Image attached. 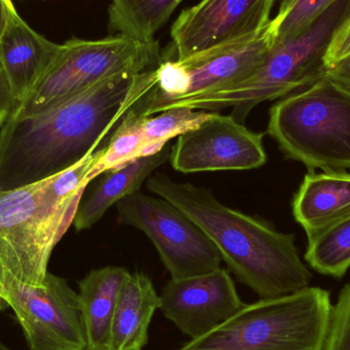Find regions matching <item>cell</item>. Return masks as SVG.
<instances>
[{"label": "cell", "mask_w": 350, "mask_h": 350, "mask_svg": "<svg viewBox=\"0 0 350 350\" xmlns=\"http://www.w3.org/2000/svg\"><path fill=\"white\" fill-rule=\"evenodd\" d=\"M294 0H281V3H280L279 12L278 14H282V12H285L288 8H289L290 4L293 2Z\"/></svg>", "instance_id": "f546056e"}, {"label": "cell", "mask_w": 350, "mask_h": 350, "mask_svg": "<svg viewBox=\"0 0 350 350\" xmlns=\"http://www.w3.org/2000/svg\"><path fill=\"white\" fill-rule=\"evenodd\" d=\"M160 304L151 279L144 273H129L117 298L108 350L143 349L149 341L150 325Z\"/></svg>", "instance_id": "2e32d148"}, {"label": "cell", "mask_w": 350, "mask_h": 350, "mask_svg": "<svg viewBox=\"0 0 350 350\" xmlns=\"http://www.w3.org/2000/svg\"><path fill=\"white\" fill-rule=\"evenodd\" d=\"M119 220L151 240L172 279L197 277L219 269L221 254L185 212L162 198L135 191L116 204Z\"/></svg>", "instance_id": "9c48e42d"}, {"label": "cell", "mask_w": 350, "mask_h": 350, "mask_svg": "<svg viewBox=\"0 0 350 350\" xmlns=\"http://www.w3.org/2000/svg\"><path fill=\"white\" fill-rule=\"evenodd\" d=\"M275 0H201L172 28L176 59L251 38L271 23Z\"/></svg>", "instance_id": "7c38bea8"}, {"label": "cell", "mask_w": 350, "mask_h": 350, "mask_svg": "<svg viewBox=\"0 0 350 350\" xmlns=\"http://www.w3.org/2000/svg\"><path fill=\"white\" fill-rule=\"evenodd\" d=\"M331 310L329 291L310 286L245 304L224 324L178 350H322Z\"/></svg>", "instance_id": "5b68a950"}, {"label": "cell", "mask_w": 350, "mask_h": 350, "mask_svg": "<svg viewBox=\"0 0 350 350\" xmlns=\"http://www.w3.org/2000/svg\"><path fill=\"white\" fill-rule=\"evenodd\" d=\"M147 187L193 219L217 247L234 277L260 299L310 287L312 275L300 258L294 234L224 205L210 189L163 174L151 175Z\"/></svg>", "instance_id": "6da1fadb"}, {"label": "cell", "mask_w": 350, "mask_h": 350, "mask_svg": "<svg viewBox=\"0 0 350 350\" xmlns=\"http://www.w3.org/2000/svg\"><path fill=\"white\" fill-rule=\"evenodd\" d=\"M44 178L0 187V281L40 287L55 245L66 230L47 209ZM6 295V294H5Z\"/></svg>", "instance_id": "ba28073f"}, {"label": "cell", "mask_w": 350, "mask_h": 350, "mask_svg": "<svg viewBox=\"0 0 350 350\" xmlns=\"http://www.w3.org/2000/svg\"><path fill=\"white\" fill-rule=\"evenodd\" d=\"M5 131H3V126L0 127V151L2 150V146L4 144V139H5Z\"/></svg>", "instance_id": "4dcf8cb0"}, {"label": "cell", "mask_w": 350, "mask_h": 350, "mask_svg": "<svg viewBox=\"0 0 350 350\" xmlns=\"http://www.w3.org/2000/svg\"><path fill=\"white\" fill-rule=\"evenodd\" d=\"M292 211L308 240L349 217L350 172H308L294 196Z\"/></svg>", "instance_id": "9a60e30c"}, {"label": "cell", "mask_w": 350, "mask_h": 350, "mask_svg": "<svg viewBox=\"0 0 350 350\" xmlns=\"http://www.w3.org/2000/svg\"><path fill=\"white\" fill-rule=\"evenodd\" d=\"M5 304V289L4 286L2 285L1 281H0V312H3L6 310Z\"/></svg>", "instance_id": "f1b7e54d"}, {"label": "cell", "mask_w": 350, "mask_h": 350, "mask_svg": "<svg viewBox=\"0 0 350 350\" xmlns=\"http://www.w3.org/2000/svg\"><path fill=\"white\" fill-rule=\"evenodd\" d=\"M183 0H113L109 6V28L118 35L153 41Z\"/></svg>", "instance_id": "d6986e66"}, {"label": "cell", "mask_w": 350, "mask_h": 350, "mask_svg": "<svg viewBox=\"0 0 350 350\" xmlns=\"http://www.w3.org/2000/svg\"><path fill=\"white\" fill-rule=\"evenodd\" d=\"M277 43L271 23L260 33L183 59L161 62L137 74L127 96V111L142 117L165 111L183 100L234 83L252 73Z\"/></svg>", "instance_id": "8992f818"}, {"label": "cell", "mask_w": 350, "mask_h": 350, "mask_svg": "<svg viewBox=\"0 0 350 350\" xmlns=\"http://www.w3.org/2000/svg\"><path fill=\"white\" fill-rule=\"evenodd\" d=\"M339 0H294L289 8L273 18L277 43L299 36Z\"/></svg>", "instance_id": "603a6c76"}, {"label": "cell", "mask_w": 350, "mask_h": 350, "mask_svg": "<svg viewBox=\"0 0 350 350\" xmlns=\"http://www.w3.org/2000/svg\"><path fill=\"white\" fill-rule=\"evenodd\" d=\"M304 258L322 275L345 277L350 269V216L310 239Z\"/></svg>", "instance_id": "ffe728a7"}, {"label": "cell", "mask_w": 350, "mask_h": 350, "mask_svg": "<svg viewBox=\"0 0 350 350\" xmlns=\"http://www.w3.org/2000/svg\"><path fill=\"white\" fill-rule=\"evenodd\" d=\"M16 8H14L12 0H0V37L8 25L10 14Z\"/></svg>", "instance_id": "83f0119b"}, {"label": "cell", "mask_w": 350, "mask_h": 350, "mask_svg": "<svg viewBox=\"0 0 350 350\" xmlns=\"http://www.w3.org/2000/svg\"><path fill=\"white\" fill-rule=\"evenodd\" d=\"M129 273L125 267L109 265L94 269L78 283L88 350L109 349L117 298Z\"/></svg>", "instance_id": "ac0fdd59"}, {"label": "cell", "mask_w": 350, "mask_h": 350, "mask_svg": "<svg viewBox=\"0 0 350 350\" xmlns=\"http://www.w3.org/2000/svg\"><path fill=\"white\" fill-rule=\"evenodd\" d=\"M160 310L191 340L213 331L245 304L226 269L185 279L170 280L160 295Z\"/></svg>", "instance_id": "4fadbf2b"}, {"label": "cell", "mask_w": 350, "mask_h": 350, "mask_svg": "<svg viewBox=\"0 0 350 350\" xmlns=\"http://www.w3.org/2000/svg\"><path fill=\"white\" fill-rule=\"evenodd\" d=\"M16 107V100L12 85L0 61V127L6 124Z\"/></svg>", "instance_id": "484cf974"}, {"label": "cell", "mask_w": 350, "mask_h": 350, "mask_svg": "<svg viewBox=\"0 0 350 350\" xmlns=\"http://www.w3.org/2000/svg\"><path fill=\"white\" fill-rule=\"evenodd\" d=\"M349 12L350 0H339L306 32L275 43L265 61L247 77L168 109L189 107L219 112L232 108V116L244 124L251 111L261 103L284 98L324 77L327 47L335 29Z\"/></svg>", "instance_id": "3957f363"}, {"label": "cell", "mask_w": 350, "mask_h": 350, "mask_svg": "<svg viewBox=\"0 0 350 350\" xmlns=\"http://www.w3.org/2000/svg\"><path fill=\"white\" fill-rule=\"evenodd\" d=\"M5 294L30 350H88L79 294L67 280L47 273L40 287L12 283Z\"/></svg>", "instance_id": "30bf717a"}, {"label": "cell", "mask_w": 350, "mask_h": 350, "mask_svg": "<svg viewBox=\"0 0 350 350\" xmlns=\"http://www.w3.org/2000/svg\"><path fill=\"white\" fill-rule=\"evenodd\" d=\"M170 158V150L165 147L154 155L135 158L104 172L102 180L78 207L73 221L76 230L92 228L113 205L139 191L145 181Z\"/></svg>", "instance_id": "e0dca14e"}, {"label": "cell", "mask_w": 350, "mask_h": 350, "mask_svg": "<svg viewBox=\"0 0 350 350\" xmlns=\"http://www.w3.org/2000/svg\"><path fill=\"white\" fill-rule=\"evenodd\" d=\"M322 350H350V282L332 306Z\"/></svg>", "instance_id": "cb8c5ba5"}, {"label": "cell", "mask_w": 350, "mask_h": 350, "mask_svg": "<svg viewBox=\"0 0 350 350\" xmlns=\"http://www.w3.org/2000/svg\"><path fill=\"white\" fill-rule=\"evenodd\" d=\"M325 77L350 92V55L325 72Z\"/></svg>", "instance_id": "4316f807"}, {"label": "cell", "mask_w": 350, "mask_h": 350, "mask_svg": "<svg viewBox=\"0 0 350 350\" xmlns=\"http://www.w3.org/2000/svg\"><path fill=\"white\" fill-rule=\"evenodd\" d=\"M135 75H118L69 94L25 122L18 147L27 161L61 172L83 159L116 129Z\"/></svg>", "instance_id": "7a4b0ae2"}, {"label": "cell", "mask_w": 350, "mask_h": 350, "mask_svg": "<svg viewBox=\"0 0 350 350\" xmlns=\"http://www.w3.org/2000/svg\"><path fill=\"white\" fill-rule=\"evenodd\" d=\"M170 162L183 174L251 170L267 163L262 133H253L234 117L212 112L177 137Z\"/></svg>", "instance_id": "8fae6325"}, {"label": "cell", "mask_w": 350, "mask_h": 350, "mask_svg": "<svg viewBox=\"0 0 350 350\" xmlns=\"http://www.w3.org/2000/svg\"><path fill=\"white\" fill-rule=\"evenodd\" d=\"M350 55V12L335 29L325 55L326 71Z\"/></svg>", "instance_id": "d4e9b609"}, {"label": "cell", "mask_w": 350, "mask_h": 350, "mask_svg": "<svg viewBox=\"0 0 350 350\" xmlns=\"http://www.w3.org/2000/svg\"><path fill=\"white\" fill-rule=\"evenodd\" d=\"M144 118L133 111H126L108 144L102 148L100 158L90 172V180L98 175L123 165L135 158L141 157L146 147Z\"/></svg>", "instance_id": "44dd1931"}, {"label": "cell", "mask_w": 350, "mask_h": 350, "mask_svg": "<svg viewBox=\"0 0 350 350\" xmlns=\"http://www.w3.org/2000/svg\"><path fill=\"white\" fill-rule=\"evenodd\" d=\"M0 350H12L8 347V345H4L2 341H0Z\"/></svg>", "instance_id": "1f68e13d"}, {"label": "cell", "mask_w": 350, "mask_h": 350, "mask_svg": "<svg viewBox=\"0 0 350 350\" xmlns=\"http://www.w3.org/2000/svg\"><path fill=\"white\" fill-rule=\"evenodd\" d=\"M267 133L310 172L350 170V92L328 78L292 92L269 111Z\"/></svg>", "instance_id": "277c9868"}, {"label": "cell", "mask_w": 350, "mask_h": 350, "mask_svg": "<svg viewBox=\"0 0 350 350\" xmlns=\"http://www.w3.org/2000/svg\"><path fill=\"white\" fill-rule=\"evenodd\" d=\"M212 112L189 107H174L144 118L146 147L142 156L154 155L162 151L170 139L203 122Z\"/></svg>", "instance_id": "7402d4cb"}, {"label": "cell", "mask_w": 350, "mask_h": 350, "mask_svg": "<svg viewBox=\"0 0 350 350\" xmlns=\"http://www.w3.org/2000/svg\"><path fill=\"white\" fill-rule=\"evenodd\" d=\"M161 64L157 41L124 35L98 40L72 39L61 44L57 57L8 123L18 125L61 98L118 75H137Z\"/></svg>", "instance_id": "52a82bcc"}, {"label": "cell", "mask_w": 350, "mask_h": 350, "mask_svg": "<svg viewBox=\"0 0 350 350\" xmlns=\"http://www.w3.org/2000/svg\"><path fill=\"white\" fill-rule=\"evenodd\" d=\"M59 47L61 44L47 40L33 30L16 10L10 14L0 37V61L12 85L16 106L44 75Z\"/></svg>", "instance_id": "5bb4252c"}]
</instances>
